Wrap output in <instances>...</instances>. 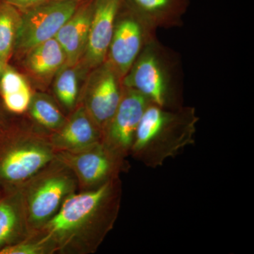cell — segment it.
I'll list each match as a JSON object with an SVG mask.
<instances>
[{
    "label": "cell",
    "mask_w": 254,
    "mask_h": 254,
    "mask_svg": "<svg viewBox=\"0 0 254 254\" xmlns=\"http://www.w3.org/2000/svg\"><path fill=\"white\" fill-rule=\"evenodd\" d=\"M123 198L119 178L69 195L59 211L30 237L44 254H93L113 230Z\"/></svg>",
    "instance_id": "1"
},
{
    "label": "cell",
    "mask_w": 254,
    "mask_h": 254,
    "mask_svg": "<svg viewBox=\"0 0 254 254\" xmlns=\"http://www.w3.org/2000/svg\"><path fill=\"white\" fill-rule=\"evenodd\" d=\"M198 121L193 108L167 109L150 103L138 125L130 155L148 168L163 166L195 143Z\"/></svg>",
    "instance_id": "2"
},
{
    "label": "cell",
    "mask_w": 254,
    "mask_h": 254,
    "mask_svg": "<svg viewBox=\"0 0 254 254\" xmlns=\"http://www.w3.org/2000/svg\"><path fill=\"white\" fill-rule=\"evenodd\" d=\"M50 134L36 127L11 125L0 133V189L17 188L53 161Z\"/></svg>",
    "instance_id": "3"
},
{
    "label": "cell",
    "mask_w": 254,
    "mask_h": 254,
    "mask_svg": "<svg viewBox=\"0 0 254 254\" xmlns=\"http://www.w3.org/2000/svg\"><path fill=\"white\" fill-rule=\"evenodd\" d=\"M17 188L31 234L53 218L65 200L78 191V183L71 170L55 158Z\"/></svg>",
    "instance_id": "4"
},
{
    "label": "cell",
    "mask_w": 254,
    "mask_h": 254,
    "mask_svg": "<svg viewBox=\"0 0 254 254\" xmlns=\"http://www.w3.org/2000/svg\"><path fill=\"white\" fill-rule=\"evenodd\" d=\"M123 86L144 95L150 103L167 108H181L166 53L156 38L148 43L123 78Z\"/></svg>",
    "instance_id": "5"
},
{
    "label": "cell",
    "mask_w": 254,
    "mask_h": 254,
    "mask_svg": "<svg viewBox=\"0 0 254 254\" xmlns=\"http://www.w3.org/2000/svg\"><path fill=\"white\" fill-rule=\"evenodd\" d=\"M156 29L128 0L119 10L107 61L124 78L145 46L155 38Z\"/></svg>",
    "instance_id": "6"
},
{
    "label": "cell",
    "mask_w": 254,
    "mask_h": 254,
    "mask_svg": "<svg viewBox=\"0 0 254 254\" xmlns=\"http://www.w3.org/2000/svg\"><path fill=\"white\" fill-rule=\"evenodd\" d=\"M56 158L71 170L78 183V191L93 190L120 178L130 165L124 158L99 142L75 152H58Z\"/></svg>",
    "instance_id": "7"
},
{
    "label": "cell",
    "mask_w": 254,
    "mask_h": 254,
    "mask_svg": "<svg viewBox=\"0 0 254 254\" xmlns=\"http://www.w3.org/2000/svg\"><path fill=\"white\" fill-rule=\"evenodd\" d=\"M83 0H48L21 13L14 53L23 57L35 46L55 38Z\"/></svg>",
    "instance_id": "8"
},
{
    "label": "cell",
    "mask_w": 254,
    "mask_h": 254,
    "mask_svg": "<svg viewBox=\"0 0 254 254\" xmlns=\"http://www.w3.org/2000/svg\"><path fill=\"white\" fill-rule=\"evenodd\" d=\"M123 91V78L107 60L90 71L78 105L85 108L102 133L116 111Z\"/></svg>",
    "instance_id": "9"
},
{
    "label": "cell",
    "mask_w": 254,
    "mask_h": 254,
    "mask_svg": "<svg viewBox=\"0 0 254 254\" xmlns=\"http://www.w3.org/2000/svg\"><path fill=\"white\" fill-rule=\"evenodd\" d=\"M150 103L144 95L124 86L120 104L103 130L102 142L117 154L127 159L131 155L142 116Z\"/></svg>",
    "instance_id": "10"
},
{
    "label": "cell",
    "mask_w": 254,
    "mask_h": 254,
    "mask_svg": "<svg viewBox=\"0 0 254 254\" xmlns=\"http://www.w3.org/2000/svg\"><path fill=\"white\" fill-rule=\"evenodd\" d=\"M124 0H95L83 70L91 71L105 63L113 38L115 21Z\"/></svg>",
    "instance_id": "11"
},
{
    "label": "cell",
    "mask_w": 254,
    "mask_h": 254,
    "mask_svg": "<svg viewBox=\"0 0 254 254\" xmlns=\"http://www.w3.org/2000/svg\"><path fill=\"white\" fill-rule=\"evenodd\" d=\"M101 129L81 105L67 117L58 131L50 133V139L57 152H75L102 141Z\"/></svg>",
    "instance_id": "12"
},
{
    "label": "cell",
    "mask_w": 254,
    "mask_h": 254,
    "mask_svg": "<svg viewBox=\"0 0 254 254\" xmlns=\"http://www.w3.org/2000/svg\"><path fill=\"white\" fill-rule=\"evenodd\" d=\"M95 0H83L55 36L66 55V63L75 66L86 52Z\"/></svg>",
    "instance_id": "13"
},
{
    "label": "cell",
    "mask_w": 254,
    "mask_h": 254,
    "mask_svg": "<svg viewBox=\"0 0 254 254\" xmlns=\"http://www.w3.org/2000/svg\"><path fill=\"white\" fill-rule=\"evenodd\" d=\"M31 235L18 188L0 195V251L26 240Z\"/></svg>",
    "instance_id": "14"
},
{
    "label": "cell",
    "mask_w": 254,
    "mask_h": 254,
    "mask_svg": "<svg viewBox=\"0 0 254 254\" xmlns=\"http://www.w3.org/2000/svg\"><path fill=\"white\" fill-rule=\"evenodd\" d=\"M22 58L26 72L41 83H49L66 62L64 52L55 38L35 46Z\"/></svg>",
    "instance_id": "15"
},
{
    "label": "cell",
    "mask_w": 254,
    "mask_h": 254,
    "mask_svg": "<svg viewBox=\"0 0 254 254\" xmlns=\"http://www.w3.org/2000/svg\"><path fill=\"white\" fill-rule=\"evenodd\" d=\"M148 23L158 28H173L182 24V18L190 0H128Z\"/></svg>",
    "instance_id": "16"
},
{
    "label": "cell",
    "mask_w": 254,
    "mask_h": 254,
    "mask_svg": "<svg viewBox=\"0 0 254 254\" xmlns=\"http://www.w3.org/2000/svg\"><path fill=\"white\" fill-rule=\"evenodd\" d=\"M0 93L5 109L14 115L27 112L33 94L24 76L8 65L0 77Z\"/></svg>",
    "instance_id": "17"
},
{
    "label": "cell",
    "mask_w": 254,
    "mask_h": 254,
    "mask_svg": "<svg viewBox=\"0 0 254 254\" xmlns=\"http://www.w3.org/2000/svg\"><path fill=\"white\" fill-rule=\"evenodd\" d=\"M26 113L38 128L49 134L60 129L67 119L53 98L43 92L33 93Z\"/></svg>",
    "instance_id": "18"
},
{
    "label": "cell",
    "mask_w": 254,
    "mask_h": 254,
    "mask_svg": "<svg viewBox=\"0 0 254 254\" xmlns=\"http://www.w3.org/2000/svg\"><path fill=\"white\" fill-rule=\"evenodd\" d=\"M78 66L67 64L60 68L55 76L54 93L64 109L71 113L78 105L79 99Z\"/></svg>",
    "instance_id": "19"
},
{
    "label": "cell",
    "mask_w": 254,
    "mask_h": 254,
    "mask_svg": "<svg viewBox=\"0 0 254 254\" xmlns=\"http://www.w3.org/2000/svg\"><path fill=\"white\" fill-rule=\"evenodd\" d=\"M21 19L19 10L0 1V58L6 65L14 53Z\"/></svg>",
    "instance_id": "20"
},
{
    "label": "cell",
    "mask_w": 254,
    "mask_h": 254,
    "mask_svg": "<svg viewBox=\"0 0 254 254\" xmlns=\"http://www.w3.org/2000/svg\"><path fill=\"white\" fill-rule=\"evenodd\" d=\"M5 2L12 5L21 13L35 7L38 5L48 1V0H3Z\"/></svg>",
    "instance_id": "21"
},
{
    "label": "cell",
    "mask_w": 254,
    "mask_h": 254,
    "mask_svg": "<svg viewBox=\"0 0 254 254\" xmlns=\"http://www.w3.org/2000/svg\"><path fill=\"white\" fill-rule=\"evenodd\" d=\"M10 124L8 123L7 120H6L3 114L1 113L0 110V133L6 129L9 126Z\"/></svg>",
    "instance_id": "22"
},
{
    "label": "cell",
    "mask_w": 254,
    "mask_h": 254,
    "mask_svg": "<svg viewBox=\"0 0 254 254\" xmlns=\"http://www.w3.org/2000/svg\"><path fill=\"white\" fill-rule=\"evenodd\" d=\"M6 65L5 64L4 62L0 58V77H1V74H2L3 71H4V68L6 67Z\"/></svg>",
    "instance_id": "23"
},
{
    "label": "cell",
    "mask_w": 254,
    "mask_h": 254,
    "mask_svg": "<svg viewBox=\"0 0 254 254\" xmlns=\"http://www.w3.org/2000/svg\"><path fill=\"white\" fill-rule=\"evenodd\" d=\"M1 193H2V190H1V189H0V195H1Z\"/></svg>",
    "instance_id": "24"
},
{
    "label": "cell",
    "mask_w": 254,
    "mask_h": 254,
    "mask_svg": "<svg viewBox=\"0 0 254 254\" xmlns=\"http://www.w3.org/2000/svg\"><path fill=\"white\" fill-rule=\"evenodd\" d=\"M55 1H66V0H55Z\"/></svg>",
    "instance_id": "25"
}]
</instances>
